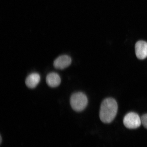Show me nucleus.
Here are the masks:
<instances>
[{"label":"nucleus","mask_w":147,"mask_h":147,"mask_svg":"<svg viewBox=\"0 0 147 147\" xmlns=\"http://www.w3.org/2000/svg\"><path fill=\"white\" fill-rule=\"evenodd\" d=\"M117 109L118 106L114 99H105L100 106V117L101 121L105 123L111 122L117 115Z\"/></svg>","instance_id":"1"},{"label":"nucleus","mask_w":147,"mask_h":147,"mask_svg":"<svg viewBox=\"0 0 147 147\" xmlns=\"http://www.w3.org/2000/svg\"><path fill=\"white\" fill-rule=\"evenodd\" d=\"M1 140H2V138H1V141H0V142H1Z\"/></svg>","instance_id":"9"},{"label":"nucleus","mask_w":147,"mask_h":147,"mask_svg":"<svg viewBox=\"0 0 147 147\" xmlns=\"http://www.w3.org/2000/svg\"><path fill=\"white\" fill-rule=\"evenodd\" d=\"M41 80V77L38 73H33L27 77L25 84L27 87L30 89H34L37 86Z\"/></svg>","instance_id":"6"},{"label":"nucleus","mask_w":147,"mask_h":147,"mask_svg":"<svg viewBox=\"0 0 147 147\" xmlns=\"http://www.w3.org/2000/svg\"><path fill=\"white\" fill-rule=\"evenodd\" d=\"M141 121L143 126L147 129V114L142 115L141 117Z\"/></svg>","instance_id":"8"},{"label":"nucleus","mask_w":147,"mask_h":147,"mask_svg":"<svg viewBox=\"0 0 147 147\" xmlns=\"http://www.w3.org/2000/svg\"><path fill=\"white\" fill-rule=\"evenodd\" d=\"M123 123L125 126L128 128L131 129L137 128L141 125V118L137 113L130 112L125 116Z\"/></svg>","instance_id":"3"},{"label":"nucleus","mask_w":147,"mask_h":147,"mask_svg":"<svg viewBox=\"0 0 147 147\" xmlns=\"http://www.w3.org/2000/svg\"><path fill=\"white\" fill-rule=\"evenodd\" d=\"M136 56L140 60L145 59L147 57V42L139 41L136 43L135 46Z\"/></svg>","instance_id":"5"},{"label":"nucleus","mask_w":147,"mask_h":147,"mask_svg":"<svg viewBox=\"0 0 147 147\" xmlns=\"http://www.w3.org/2000/svg\"><path fill=\"white\" fill-rule=\"evenodd\" d=\"M46 82L49 87H57L61 82V79L58 74L55 72L49 73L46 78Z\"/></svg>","instance_id":"7"},{"label":"nucleus","mask_w":147,"mask_h":147,"mask_svg":"<svg viewBox=\"0 0 147 147\" xmlns=\"http://www.w3.org/2000/svg\"><path fill=\"white\" fill-rule=\"evenodd\" d=\"M71 62V57L67 55H62L54 60V67L56 69H63L68 67Z\"/></svg>","instance_id":"4"},{"label":"nucleus","mask_w":147,"mask_h":147,"mask_svg":"<svg viewBox=\"0 0 147 147\" xmlns=\"http://www.w3.org/2000/svg\"><path fill=\"white\" fill-rule=\"evenodd\" d=\"M70 104L71 107L75 111H82L86 108L88 103L87 96L82 92L75 93L71 95Z\"/></svg>","instance_id":"2"}]
</instances>
